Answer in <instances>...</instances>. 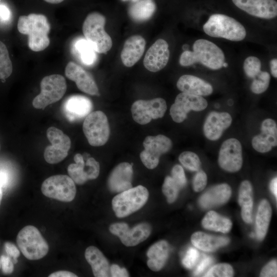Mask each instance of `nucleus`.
I'll use <instances>...</instances> for the list:
<instances>
[{"label":"nucleus","instance_id":"nucleus-1","mask_svg":"<svg viewBox=\"0 0 277 277\" xmlns=\"http://www.w3.org/2000/svg\"><path fill=\"white\" fill-rule=\"evenodd\" d=\"M193 50H185L181 55L179 63L182 66H189L200 63L205 67L218 70L223 67L225 55L220 48L205 39H199L193 44Z\"/></svg>","mask_w":277,"mask_h":277},{"label":"nucleus","instance_id":"nucleus-2","mask_svg":"<svg viewBox=\"0 0 277 277\" xmlns=\"http://www.w3.org/2000/svg\"><path fill=\"white\" fill-rule=\"evenodd\" d=\"M17 29L21 33L28 36V46L33 51H43L50 44V25L43 14L31 13L20 16Z\"/></svg>","mask_w":277,"mask_h":277},{"label":"nucleus","instance_id":"nucleus-3","mask_svg":"<svg viewBox=\"0 0 277 277\" xmlns=\"http://www.w3.org/2000/svg\"><path fill=\"white\" fill-rule=\"evenodd\" d=\"M203 30L211 37L224 38L232 41H241L246 35V30L240 22L222 14L211 15L204 25Z\"/></svg>","mask_w":277,"mask_h":277},{"label":"nucleus","instance_id":"nucleus-4","mask_svg":"<svg viewBox=\"0 0 277 277\" xmlns=\"http://www.w3.org/2000/svg\"><path fill=\"white\" fill-rule=\"evenodd\" d=\"M106 18L102 14L94 12L89 14L83 24L85 38L96 52L106 53L112 46V41L104 29Z\"/></svg>","mask_w":277,"mask_h":277},{"label":"nucleus","instance_id":"nucleus-5","mask_svg":"<svg viewBox=\"0 0 277 277\" xmlns=\"http://www.w3.org/2000/svg\"><path fill=\"white\" fill-rule=\"evenodd\" d=\"M17 246L26 258L37 260L48 252L49 246L38 229L32 225L22 228L16 237Z\"/></svg>","mask_w":277,"mask_h":277},{"label":"nucleus","instance_id":"nucleus-6","mask_svg":"<svg viewBox=\"0 0 277 277\" xmlns=\"http://www.w3.org/2000/svg\"><path fill=\"white\" fill-rule=\"evenodd\" d=\"M149 192L146 188L138 185L131 188L115 196L112 206L116 216L124 217L141 208L146 203Z\"/></svg>","mask_w":277,"mask_h":277},{"label":"nucleus","instance_id":"nucleus-7","mask_svg":"<svg viewBox=\"0 0 277 277\" xmlns=\"http://www.w3.org/2000/svg\"><path fill=\"white\" fill-rule=\"evenodd\" d=\"M41 92L33 101V106L36 109H44L50 104L61 100L67 90L65 78L60 74H52L44 77L40 83Z\"/></svg>","mask_w":277,"mask_h":277},{"label":"nucleus","instance_id":"nucleus-8","mask_svg":"<svg viewBox=\"0 0 277 277\" xmlns=\"http://www.w3.org/2000/svg\"><path fill=\"white\" fill-rule=\"evenodd\" d=\"M84 133L89 144L92 146H101L108 140L110 129L107 117L101 111L90 112L84 121Z\"/></svg>","mask_w":277,"mask_h":277},{"label":"nucleus","instance_id":"nucleus-9","mask_svg":"<svg viewBox=\"0 0 277 277\" xmlns=\"http://www.w3.org/2000/svg\"><path fill=\"white\" fill-rule=\"evenodd\" d=\"M41 190L47 197L69 202L74 199L76 189L72 179L66 175H52L42 183Z\"/></svg>","mask_w":277,"mask_h":277},{"label":"nucleus","instance_id":"nucleus-10","mask_svg":"<svg viewBox=\"0 0 277 277\" xmlns=\"http://www.w3.org/2000/svg\"><path fill=\"white\" fill-rule=\"evenodd\" d=\"M144 149L140 153V159L148 169L155 168L161 155L168 152L172 146L171 140L162 134L148 136L143 142Z\"/></svg>","mask_w":277,"mask_h":277},{"label":"nucleus","instance_id":"nucleus-11","mask_svg":"<svg viewBox=\"0 0 277 277\" xmlns=\"http://www.w3.org/2000/svg\"><path fill=\"white\" fill-rule=\"evenodd\" d=\"M47 137L51 145L45 148L44 159L49 164L58 163L68 155L71 140L61 130L53 126L48 128Z\"/></svg>","mask_w":277,"mask_h":277},{"label":"nucleus","instance_id":"nucleus-12","mask_svg":"<svg viewBox=\"0 0 277 277\" xmlns=\"http://www.w3.org/2000/svg\"><path fill=\"white\" fill-rule=\"evenodd\" d=\"M166 110V102L160 97L137 100L133 103L131 109L133 120L141 125L147 124L152 119L162 117Z\"/></svg>","mask_w":277,"mask_h":277},{"label":"nucleus","instance_id":"nucleus-13","mask_svg":"<svg viewBox=\"0 0 277 277\" xmlns=\"http://www.w3.org/2000/svg\"><path fill=\"white\" fill-rule=\"evenodd\" d=\"M208 106L207 101L202 96L184 92L179 93L170 109V114L176 123L183 122L190 111H201Z\"/></svg>","mask_w":277,"mask_h":277},{"label":"nucleus","instance_id":"nucleus-14","mask_svg":"<svg viewBox=\"0 0 277 277\" xmlns=\"http://www.w3.org/2000/svg\"><path fill=\"white\" fill-rule=\"evenodd\" d=\"M218 163L221 168L229 172L241 169L243 164L242 147L238 140L230 138L223 143L219 151Z\"/></svg>","mask_w":277,"mask_h":277},{"label":"nucleus","instance_id":"nucleus-15","mask_svg":"<svg viewBox=\"0 0 277 277\" xmlns=\"http://www.w3.org/2000/svg\"><path fill=\"white\" fill-rule=\"evenodd\" d=\"M109 230L117 236L124 245L134 246L148 238L151 227L148 223H142L130 229L126 223H116L110 225Z\"/></svg>","mask_w":277,"mask_h":277},{"label":"nucleus","instance_id":"nucleus-16","mask_svg":"<svg viewBox=\"0 0 277 277\" xmlns=\"http://www.w3.org/2000/svg\"><path fill=\"white\" fill-rule=\"evenodd\" d=\"M170 51L167 42L158 39L148 49L144 58L145 67L149 71L156 72L163 69L167 64Z\"/></svg>","mask_w":277,"mask_h":277},{"label":"nucleus","instance_id":"nucleus-17","mask_svg":"<svg viewBox=\"0 0 277 277\" xmlns=\"http://www.w3.org/2000/svg\"><path fill=\"white\" fill-rule=\"evenodd\" d=\"M65 73L67 78L74 81L77 87L82 92L91 95H98L97 85L92 76L80 65L73 62L66 66Z\"/></svg>","mask_w":277,"mask_h":277},{"label":"nucleus","instance_id":"nucleus-18","mask_svg":"<svg viewBox=\"0 0 277 277\" xmlns=\"http://www.w3.org/2000/svg\"><path fill=\"white\" fill-rule=\"evenodd\" d=\"M232 1L236 7L256 17L271 19L277 15V2L275 0Z\"/></svg>","mask_w":277,"mask_h":277},{"label":"nucleus","instance_id":"nucleus-19","mask_svg":"<svg viewBox=\"0 0 277 277\" xmlns=\"http://www.w3.org/2000/svg\"><path fill=\"white\" fill-rule=\"evenodd\" d=\"M231 115L226 112L212 111L206 117L203 126L205 137L210 141H216L232 123Z\"/></svg>","mask_w":277,"mask_h":277},{"label":"nucleus","instance_id":"nucleus-20","mask_svg":"<svg viewBox=\"0 0 277 277\" xmlns=\"http://www.w3.org/2000/svg\"><path fill=\"white\" fill-rule=\"evenodd\" d=\"M261 132L252 140V146L258 152L266 153L277 145V125L271 118L265 119L261 125Z\"/></svg>","mask_w":277,"mask_h":277},{"label":"nucleus","instance_id":"nucleus-21","mask_svg":"<svg viewBox=\"0 0 277 277\" xmlns=\"http://www.w3.org/2000/svg\"><path fill=\"white\" fill-rule=\"evenodd\" d=\"M93 108L91 100L81 95L68 97L63 105V110L70 122H75L86 117Z\"/></svg>","mask_w":277,"mask_h":277},{"label":"nucleus","instance_id":"nucleus-22","mask_svg":"<svg viewBox=\"0 0 277 277\" xmlns=\"http://www.w3.org/2000/svg\"><path fill=\"white\" fill-rule=\"evenodd\" d=\"M133 175L132 165L124 162L117 165L111 171L108 180L109 189L115 192H121L132 188Z\"/></svg>","mask_w":277,"mask_h":277},{"label":"nucleus","instance_id":"nucleus-23","mask_svg":"<svg viewBox=\"0 0 277 277\" xmlns=\"http://www.w3.org/2000/svg\"><path fill=\"white\" fill-rule=\"evenodd\" d=\"M146 41L141 35L129 37L125 42L121 53L123 64L127 67L135 65L142 56L145 49Z\"/></svg>","mask_w":277,"mask_h":277},{"label":"nucleus","instance_id":"nucleus-24","mask_svg":"<svg viewBox=\"0 0 277 277\" xmlns=\"http://www.w3.org/2000/svg\"><path fill=\"white\" fill-rule=\"evenodd\" d=\"M177 88L182 92L199 96H207L213 92V87L206 81L197 76L185 74L176 83Z\"/></svg>","mask_w":277,"mask_h":277},{"label":"nucleus","instance_id":"nucleus-25","mask_svg":"<svg viewBox=\"0 0 277 277\" xmlns=\"http://www.w3.org/2000/svg\"><path fill=\"white\" fill-rule=\"evenodd\" d=\"M231 194L230 187L227 184H221L211 187L202 195L199 200L203 208H209L226 203Z\"/></svg>","mask_w":277,"mask_h":277},{"label":"nucleus","instance_id":"nucleus-26","mask_svg":"<svg viewBox=\"0 0 277 277\" xmlns=\"http://www.w3.org/2000/svg\"><path fill=\"white\" fill-rule=\"evenodd\" d=\"M85 257L91 266L94 276L107 277L110 276L109 262L97 248L93 246L87 247L85 250Z\"/></svg>","mask_w":277,"mask_h":277},{"label":"nucleus","instance_id":"nucleus-27","mask_svg":"<svg viewBox=\"0 0 277 277\" xmlns=\"http://www.w3.org/2000/svg\"><path fill=\"white\" fill-rule=\"evenodd\" d=\"M169 251V245L165 240L160 241L153 244L147 253L148 267L154 271L162 269L167 260Z\"/></svg>","mask_w":277,"mask_h":277},{"label":"nucleus","instance_id":"nucleus-28","mask_svg":"<svg viewBox=\"0 0 277 277\" xmlns=\"http://www.w3.org/2000/svg\"><path fill=\"white\" fill-rule=\"evenodd\" d=\"M191 241L195 247L208 252L213 251L229 242L228 238L211 235L200 231L193 233Z\"/></svg>","mask_w":277,"mask_h":277},{"label":"nucleus","instance_id":"nucleus-29","mask_svg":"<svg viewBox=\"0 0 277 277\" xmlns=\"http://www.w3.org/2000/svg\"><path fill=\"white\" fill-rule=\"evenodd\" d=\"M239 203L241 207L243 220L247 223L252 222L253 193L251 183L247 180L243 181L240 186Z\"/></svg>","mask_w":277,"mask_h":277},{"label":"nucleus","instance_id":"nucleus-30","mask_svg":"<svg viewBox=\"0 0 277 277\" xmlns=\"http://www.w3.org/2000/svg\"><path fill=\"white\" fill-rule=\"evenodd\" d=\"M155 10L156 5L153 0H139L130 6L128 14L133 21L141 23L149 19Z\"/></svg>","mask_w":277,"mask_h":277},{"label":"nucleus","instance_id":"nucleus-31","mask_svg":"<svg viewBox=\"0 0 277 277\" xmlns=\"http://www.w3.org/2000/svg\"><path fill=\"white\" fill-rule=\"evenodd\" d=\"M271 216V208L269 202L262 200L259 206L256 216L257 238L262 240L266 235Z\"/></svg>","mask_w":277,"mask_h":277},{"label":"nucleus","instance_id":"nucleus-32","mask_svg":"<svg viewBox=\"0 0 277 277\" xmlns=\"http://www.w3.org/2000/svg\"><path fill=\"white\" fill-rule=\"evenodd\" d=\"M202 224L205 229L223 233L229 232L232 227V223L229 219L214 211H210L205 215Z\"/></svg>","mask_w":277,"mask_h":277},{"label":"nucleus","instance_id":"nucleus-33","mask_svg":"<svg viewBox=\"0 0 277 277\" xmlns=\"http://www.w3.org/2000/svg\"><path fill=\"white\" fill-rule=\"evenodd\" d=\"M73 51L81 62L86 66H92L96 61V52L88 42L83 38L75 40L73 44Z\"/></svg>","mask_w":277,"mask_h":277},{"label":"nucleus","instance_id":"nucleus-34","mask_svg":"<svg viewBox=\"0 0 277 277\" xmlns=\"http://www.w3.org/2000/svg\"><path fill=\"white\" fill-rule=\"evenodd\" d=\"M75 163L70 164L67 168L70 177L78 185L84 184L88 180L85 171V161L83 156L77 153L74 156Z\"/></svg>","mask_w":277,"mask_h":277},{"label":"nucleus","instance_id":"nucleus-35","mask_svg":"<svg viewBox=\"0 0 277 277\" xmlns=\"http://www.w3.org/2000/svg\"><path fill=\"white\" fill-rule=\"evenodd\" d=\"M13 67L6 45L0 41V79H6L10 76Z\"/></svg>","mask_w":277,"mask_h":277},{"label":"nucleus","instance_id":"nucleus-36","mask_svg":"<svg viewBox=\"0 0 277 277\" xmlns=\"http://www.w3.org/2000/svg\"><path fill=\"white\" fill-rule=\"evenodd\" d=\"M180 163L187 169L197 171L200 169L201 162L199 156L192 151H184L179 157Z\"/></svg>","mask_w":277,"mask_h":277},{"label":"nucleus","instance_id":"nucleus-37","mask_svg":"<svg viewBox=\"0 0 277 277\" xmlns=\"http://www.w3.org/2000/svg\"><path fill=\"white\" fill-rule=\"evenodd\" d=\"M270 81V75L266 71H260L254 78L250 89L255 94L264 92L268 88Z\"/></svg>","mask_w":277,"mask_h":277},{"label":"nucleus","instance_id":"nucleus-38","mask_svg":"<svg viewBox=\"0 0 277 277\" xmlns=\"http://www.w3.org/2000/svg\"><path fill=\"white\" fill-rule=\"evenodd\" d=\"M180 189L172 177L167 176L165 177L162 186V191L169 203H172L175 201Z\"/></svg>","mask_w":277,"mask_h":277},{"label":"nucleus","instance_id":"nucleus-39","mask_svg":"<svg viewBox=\"0 0 277 277\" xmlns=\"http://www.w3.org/2000/svg\"><path fill=\"white\" fill-rule=\"evenodd\" d=\"M233 275L232 267L228 264L220 263L209 269L204 276L206 277H231Z\"/></svg>","mask_w":277,"mask_h":277},{"label":"nucleus","instance_id":"nucleus-40","mask_svg":"<svg viewBox=\"0 0 277 277\" xmlns=\"http://www.w3.org/2000/svg\"><path fill=\"white\" fill-rule=\"evenodd\" d=\"M261 63L256 57L250 56L244 62L243 69L246 75L254 78L261 71Z\"/></svg>","mask_w":277,"mask_h":277},{"label":"nucleus","instance_id":"nucleus-41","mask_svg":"<svg viewBox=\"0 0 277 277\" xmlns=\"http://www.w3.org/2000/svg\"><path fill=\"white\" fill-rule=\"evenodd\" d=\"M85 170L88 180L95 179L100 173L99 163L94 158L89 157L87 159L85 162Z\"/></svg>","mask_w":277,"mask_h":277},{"label":"nucleus","instance_id":"nucleus-42","mask_svg":"<svg viewBox=\"0 0 277 277\" xmlns=\"http://www.w3.org/2000/svg\"><path fill=\"white\" fill-rule=\"evenodd\" d=\"M172 178L180 189L184 187L186 184V178L183 167L179 165H175L171 170Z\"/></svg>","mask_w":277,"mask_h":277},{"label":"nucleus","instance_id":"nucleus-43","mask_svg":"<svg viewBox=\"0 0 277 277\" xmlns=\"http://www.w3.org/2000/svg\"><path fill=\"white\" fill-rule=\"evenodd\" d=\"M199 257V251L196 249L191 247L187 250L182 260V263L186 268L191 269L195 265Z\"/></svg>","mask_w":277,"mask_h":277},{"label":"nucleus","instance_id":"nucleus-44","mask_svg":"<svg viewBox=\"0 0 277 277\" xmlns=\"http://www.w3.org/2000/svg\"><path fill=\"white\" fill-rule=\"evenodd\" d=\"M207 177L206 173L199 170L195 174L193 180V188L195 191L200 192L203 190L206 186Z\"/></svg>","mask_w":277,"mask_h":277},{"label":"nucleus","instance_id":"nucleus-45","mask_svg":"<svg viewBox=\"0 0 277 277\" xmlns=\"http://www.w3.org/2000/svg\"><path fill=\"white\" fill-rule=\"evenodd\" d=\"M277 276L276 260H273L268 263L262 270L260 276L272 277Z\"/></svg>","mask_w":277,"mask_h":277},{"label":"nucleus","instance_id":"nucleus-46","mask_svg":"<svg viewBox=\"0 0 277 277\" xmlns=\"http://www.w3.org/2000/svg\"><path fill=\"white\" fill-rule=\"evenodd\" d=\"M0 261L3 272L6 274H11L14 270V265L10 258L2 255L0 257Z\"/></svg>","mask_w":277,"mask_h":277},{"label":"nucleus","instance_id":"nucleus-47","mask_svg":"<svg viewBox=\"0 0 277 277\" xmlns=\"http://www.w3.org/2000/svg\"><path fill=\"white\" fill-rule=\"evenodd\" d=\"M212 259L210 256L204 255L202 260L196 267L194 271V275L195 276H198L202 273L212 264Z\"/></svg>","mask_w":277,"mask_h":277},{"label":"nucleus","instance_id":"nucleus-48","mask_svg":"<svg viewBox=\"0 0 277 277\" xmlns=\"http://www.w3.org/2000/svg\"><path fill=\"white\" fill-rule=\"evenodd\" d=\"M5 251L7 254L15 261V263L17 262V259L20 255V252L18 248L11 242H6L4 244Z\"/></svg>","mask_w":277,"mask_h":277},{"label":"nucleus","instance_id":"nucleus-49","mask_svg":"<svg viewBox=\"0 0 277 277\" xmlns=\"http://www.w3.org/2000/svg\"><path fill=\"white\" fill-rule=\"evenodd\" d=\"M110 272L111 276L113 277H126L129 276L125 268H121L119 266L116 264H113L110 267Z\"/></svg>","mask_w":277,"mask_h":277},{"label":"nucleus","instance_id":"nucleus-50","mask_svg":"<svg viewBox=\"0 0 277 277\" xmlns=\"http://www.w3.org/2000/svg\"><path fill=\"white\" fill-rule=\"evenodd\" d=\"M11 17V12L9 8L5 5L0 4V20L7 22Z\"/></svg>","mask_w":277,"mask_h":277},{"label":"nucleus","instance_id":"nucleus-51","mask_svg":"<svg viewBox=\"0 0 277 277\" xmlns=\"http://www.w3.org/2000/svg\"><path fill=\"white\" fill-rule=\"evenodd\" d=\"M49 277H76L75 274L68 271H58L50 274Z\"/></svg>","mask_w":277,"mask_h":277},{"label":"nucleus","instance_id":"nucleus-52","mask_svg":"<svg viewBox=\"0 0 277 277\" xmlns=\"http://www.w3.org/2000/svg\"><path fill=\"white\" fill-rule=\"evenodd\" d=\"M8 179L7 172L3 170H0V185L3 188L7 185Z\"/></svg>","mask_w":277,"mask_h":277},{"label":"nucleus","instance_id":"nucleus-53","mask_svg":"<svg viewBox=\"0 0 277 277\" xmlns=\"http://www.w3.org/2000/svg\"><path fill=\"white\" fill-rule=\"evenodd\" d=\"M270 71L271 74L274 77H277V60L272 59L270 62Z\"/></svg>","mask_w":277,"mask_h":277},{"label":"nucleus","instance_id":"nucleus-54","mask_svg":"<svg viewBox=\"0 0 277 277\" xmlns=\"http://www.w3.org/2000/svg\"><path fill=\"white\" fill-rule=\"evenodd\" d=\"M270 188L272 193L275 196V198L277 197V178H273L270 182Z\"/></svg>","mask_w":277,"mask_h":277},{"label":"nucleus","instance_id":"nucleus-55","mask_svg":"<svg viewBox=\"0 0 277 277\" xmlns=\"http://www.w3.org/2000/svg\"><path fill=\"white\" fill-rule=\"evenodd\" d=\"M44 1L50 4H56L60 3L62 2L63 1H64V0H44Z\"/></svg>","mask_w":277,"mask_h":277},{"label":"nucleus","instance_id":"nucleus-56","mask_svg":"<svg viewBox=\"0 0 277 277\" xmlns=\"http://www.w3.org/2000/svg\"><path fill=\"white\" fill-rule=\"evenodd\" d=\"M2 187L0 185V205L1 204V201L2 199V196H3V191H2Z\"/></svg>","mask_w":277,"mask_h":277},{"label":"nucleus","instance_id":"nucleus-57","mask_svg":"<svg viewBox=\"0 0 277 277\" xmlns=\"http://www.w3.org/2000/svg\"><path fill=\"white\" fill-rule=\"evenodd\" d=\"M122 1H123L124 2L130 1V2H132V3H134V2H136L137 1H138L139 0H122Z\"/></svg>","mask_w":277,"mask_h":277},{"label":"nucleus","instance_id":"nucleus-58","mask_svg":"<svg viewBox=\"0 0 277 277\" xmlns=\"http://www.w3.org/2000/svg\"><path fill=\"white\" fill-rule=\"evenodd\" d=\"M228 66V64L227 63H224L223 64V67H226Z\"/></svg>","mask_w":277,"mask_h":277},{"label":"nucleus","instance_id":"nucleus-59","mask_svg":"<svg viewBox=\"0 0 277 277\" xmlns=\"http://www.w3.org/2000/svg\"><path fill=\"white\" fill-rule=\"evenodd\" d=\"M1 268V261H0V268Z\"/></svg>","mask_w":277,"mask_h":277},{"label":"nucleus","instance_id":"nucleus-60","mask_svg":"<svg viewBox=\"0 0 277 277\" xmlns=\"http://www.w3.org/2000/svg\"><path fill=\"white\" fill-rule=\"evenodd\" d=\"M1 0H0V2H1Z\"/></svg>","mask_w":277,"mask_h":277}]
</instances>
